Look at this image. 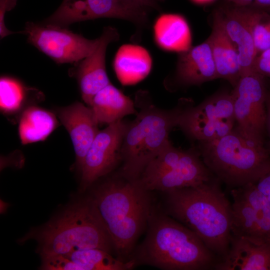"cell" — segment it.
Instances as JSON below:
<instances>
[{
  "mask_svg": "<svg viewBox=\"0 0 270 270\" xmlns=\"http://www.w3.org/2000/svg\"><path fill=\"white\" fill-rule=\"evenodd\" d=\"M198 142L205 165L233 188L256 183L270 168L267 148L246 139L234 128L220 138Z\"/></svg>",
  "mask_w": 270,
  "mask_h": 270,
  "instance_id": "obj_6",
  "label": "cell"
},
{
  "mask_svg": "<svg viewBox=\"0 0 270 270\" xmlns=\"http://www.w3.org/2000/svg\"><path fill=\"white\" fill-rule=\"evenodd\" d=\"M254 184L256 188L266 196L270 194V168Z\"/></svg>",
  "mask_w": 270,
  "mask_h": 270,
  "instance_id": "obj_31",
  "label": "cell"
},
{
  "mask_svg": "<svg viewBox=\"0 0 270 270\" xmlns=\"http://www.w3.org/2000/svg\"><path fill=\"white\" fill-rule=\"evenodd\" d=\"M236 123L231 92L222 89L194 106L190 104L182 113L178 125L193 140L208 141L230 132Z\"/></svg>",
  "mask_w": 270,
  "mask_h": 270,
  "instance_id": "obj_7",
  "label": "cell"
},
{
  "mask_svg": "<svg viewBox=\"0 0 270 270\" xmlns=\"http://www.w3.org/2000/svg\"><path fill=\"white\" fill-rule=\"evenodd\" d=\"M231 194L234 199L246 204L260 213L270 216V201L256 188L254 184H248L234 188Z\"/></svg>",
  "mask_w": 270,
  "mask_h": 270,
  "instance_id": "obj_28",
  "label": "cell"
},
{
  "mask_svg": "<svg viewBox=\"0 0 270 270\" xmlns=\"http://www.w3.org/2000/svg\"><path fill=\"white\" fill-rule=\"evenodd\" d=\"M215 267L220 270H270V242L256 244L232 236L228 254Z\"/></svg>",
  "mask_w": 270,
  "mask_h": 270,
  "instance_id": "obj_19",
  "label": "cell"
},
{
  "mask_svg": "<svg viewBox=\"0 0 270 270\" xmlns=\"http://www.w3.org/2000/svg\"><path fill=\"white\" fill-rule=\"evenodd\" d=\"M270 201V194L267 196Z\"/></svg>",
  "mask_w": 270,
  "mask_h": 270,
  "instance_id": "obj_37",
  "label": "cell"
},
{
  "mask_svg": "<svg viewBox=\"0 0 270 270\" xmlns=\"http://www.w3.org/2000/svg\"><path fill=\"white\" fill-rule=\"evenodd\" d=\"M129 123L122 120L108 125L98 133L80 170L82 191H84L98 178L110 172L122 160V146Z\"/></svg>",
  "mask_w": 270,
  "mask_h": 270,
  "instance_id": "obj_11",
  "label": "cell"
},
{
  "mask_svg": "<svg viewBox=\"0 0 270 270\" xmlns=\"http://www.w3.org/2000/svg\"><path fill=\"white\" fill-rule=\"evenodd\" d=\"M116 77L124 86L136 84L145 78L152 68V58L143 46L134 44L122 45L113 61Z\"/></svg>",
  "mask_w": 270,
  "mask_h": 270,
  "instance_id": "obj_21",
  "label": "cell"
},
{
  "mask_svg": "<svg viewBox=\"0 0 270 270\" xmlns=\"http://www.w3.org/2000/svg\"><path fill=\"white\" fill-rule=\"evenodd\" d=\"M38 242L40 257L90 248L111 252V238L88 197L69 205L41 228L33 229L20 241Z\"/></svg>",
  "mask_w": 270,
  "mask_h": 270,
  "instance_id": "obj_3",
  "label": "cell"
},
{
  "mask_svg": "<svg viewBox=\"0 0 270 270\" xmlns=\"http://www.w3.org/2000/svg\"><path fill=\"white\" fill-rule=\"evenodd\" d=\"M40 268L45 270H127L135 262L116 258L99 248L77 250L64 254L41 257Z\"/></svg>",
  "mask_w": 270,
  "mask_h": 270,
  "instance_id": "obj_14",
  "label": "cell"
},
{
  "mask_svg": "<svg viewBox=\"0 0 270 270\" xmlns=\"http://www.w3.org/2000/svg\"><path fill=\"white\" fill-rule=\"evenodd\" d=\"M147 234L133 260L166 270L208 268L212 252L190 228L168 216L152 214Z\"/></svg>",
  "mask_w": 270,
  "mask_h": 270,
  "instance_id": "obj_5",
  "label": "cell"
},
{
  "mask_svg": "<svg viewBox=\"0 0 270 270\" xmlns=\"http://www.w3.org/2000/svg\"><path fill=\"white\" fill-rule=\"evenodd\" d=\"M215 176L198 186L166 192L170 214L192 230L212 252L222 258L232 236V205Z\"/></svg>",
  "mask_w": 270,
  "mask_h": 270,
  "instance_id": "obj_1",
  "label": "cell"
},
{
  "mask_svg": "<svg viewBox=\"0 0 270 270\" xmlns=\"http://www.w3.org/2000/svg\"><path fill=\"white\" fill-rule=\"evenodd\" d=\"M260 214L246 204L234 199L231 211L232 236L256 244H263L259 230Z\"/></svg>",
  "mask_w": 270,
  "mask_h": 270,
  "instance_id": "obj_24",
  "label": "cell"
},
{
  "mask_svg": "<svg viewBox=\"0 0 270 270\" xmlns=\"http://www.w3.org/2000/svg\"><path fill=\"white\" fill-rule=\"evenodd\" d=\"M143 92L138 94L134 102L140 110L130 122L122 146L120 176L130 181L140 178L148 164L170 141L169 134L178 126L184 110L193 103L182 98L174 108L164 110L154 106Z\"/></svg>",
  "mask_w": 270,
  "mask_h": 270,
  "instance_id": "obj_4",
  "label": "cell"
},
{
  "mask_svg": "<svg viewBox=\"0 0 270 270\" xmlns=\"http://www.w3.org/2000/svg\"><path fill=\"white\" fill-rule=\"evenodd\" d=\"M214 176L203 162L198 147L184 150L176 166L170 170L139 180L148 190L167 192L185 187L198 186Z\"/></svg>",
  "mask_w": 270,
  "mask_h": 270,
  "instance_id": "obj_12",
  "label": "cell"
},
{
  "mask_svg": "<svg viewBox=\"0 0 270 270\" xmlns=\"http://www.w3.org/2000/svg\"><path fill=\"white\" fill-rule=\"evenodd\" d=\"M216 79V67L208 40L178 54L174 79L176 84L200 86Z\"/></svg>",
  "mask_w": 270,
  "mask_h": 270,
  "instance_id": "obj_17",
  "label": "cell"
},
{
  "mask_svg": "<svg viewBox=\"0 0 270 270\" xmlns=\"http://www.w3.org/2000/svg\"><path fill=\"white\" fill-rule=\"evenodd\" d=\"M89 106L98 124L108 125L138 112L135 102L111 83L94 96Z\"/></svg>",
  "mask_w": 270,
  "mask_h": 270,
  "instance_id": "obj_22",
  "label": "cell"
},
{
  "mask_svg": "<svg viewBox=\"0 0 270 270\" xmlns=\"http://www.w3.org/2000/svg\"><path fill=\"white\" fill-rule=\"evenodd\" d=\"M25 90L21 82L14 78L2 76L0 80V104L1 109L11 112L21 106Z\"/></svg>",
  "mask_w": 270,
  "mask_h": 270,
  "instance_id": "obj_27",
  "label": "cell"
},
{
  "mask_svg": "<svg viewBox=\"0 0 270 270\" xmlns=\"http://www.w3.org/2000/svg\"><path fill=\"white\" fill-rule=\"evenodd\" d=\"M123 178L105 182L89 198L111 238L118 258L126 261L152 214L150 191L139 180Z\"/></svg>",
  "mask_w": 270,
  "mask_h": 270,
  "instance_id": "obj_2",
  "label": "cell"
},
{
  "mask_svg": "<svg viewBox=\"0 0 270 270\" xmlns=\"http://www.w3.org/2000/svg\"><path fill=\"white\" fill-rule=\"evenodd\" d=\"M146 12L126 0H63L42 23L66 28L76 22L106 18L124 20L143 26L148 22Z\"/></svg>",
  "mask_w": 270,
  "mask_h": 270,
  "instance_id": "obj_9",
  "label": "cell"
},
{
  "mask_svg": "<svg viewBox=\"0 0 270 270\" xmlns=\"http://www.w3.org/2000/svg\"><path fill=\"white\" fill-rule=\"evenodd\" d=\"M225 2L238 6H248L252 4L254 0H224Z\"/></svg>",
  "mask_w": 270,
  "mask_h": 270,
  "instance_id": "obj_34",
  "label": "cell"
},
{
  "mask_svg": "<svg viewBox=\"0 0 270 270\" xmlns=\"http://www.w3.org/2000/svg\"><path fill=\"white\" fill-rule=\"evenodd\" d=\"M214 12L237 48L241 78L253 73L258 54L251 32L243 16L242 6L226 2Z\"/></svg>",
  "mask_w": 270,
  "mask_h": 270,
  "instance_id": "obj_15",
  "label": "cell"
},
{
  "mask_svg": "<svg viewBox=\"0 0 270 270\" xmlns=\"http://www.w3.org/2000/svg\"><path fill=\"white\" fill-rule=\"evenodd\" d=\"M211 34L207 38L215 63L218 78L227 80L233 87L241 78L237 48L214 12Z\"/></svg>",
  "mask_w": 270,
  "mask_h": 270,
  "instance_id": "obj_18",
  "label": "cell"
},
{
  "mask_svg": "<svg viewBox=\"0 0 270 270\" xmlns=\"http://www.w3.org/2000/svg\"><path fill=\"white\" fill-rule=\"evenodd\" d=\"M57 125L55 116L42 108L31 106L22 114L18 125L19 136L22 144L44 140Z\"/></svg>",
  "mask_w": 270,
  "mask_h": 270,
  "instance_id": "obj_23",
  "label": "cell"
},
{
  "mask_svg": "<svg viewBox=\"0 0 270 270\" xmlns=\"http://www.w3.org/2000/svg\"><path fill=\"white\" fill-rule=\"evenodd\" d=\"M160 0V1L162 2V1H164V0Z\"/></svg>",
  "mask_w": 270,
  "mask_h": 270,
  "instance_id": "obj_38",
  "label": "cell"
},
{
  "mask_svg": "<svg viewBox=\"0 0 270 270\" xmlns=\"http://www.w3.org/2000/svg\"><path fill=\"white\" fill-rule=\"evenodd\" d=\"M252 5L262 9L270 8V0H254Z\"/></svg>",
  "mask_w": 270,
  "mask_h": 270,
  "instance_id": "obj_35",
  "label": "cell"
},
{
  "mask_svg": "<svg viewBox=\"0 0 270 270\" xmlns=\"http://www.w3.org/2000/svg\"><path fill=\"white\" fill-rule=\"evenodd\" d=\"M192 2L197 4H206L210 3L215 0H190Z\"/></svg>",
  "mask_w": 270,
  "mask_h": 270,
  "instance_id": "obj_36",
  "label": "cell"
},
{
  "mask_svg": "<svg viewBox=\"0 0 270 270\" xmlns=\"http://www.w3.org/2000/svg\"><path fill=\"white\" fill-rule=\"evenodd\" d=\"M253 72L270 80V58L258 55L254 62Z\"/></svg>",
  "mask_w": 270,
  "mask_h": 270,
  "instance_id": "obj_30",
  "label": "cell"
},
{
  "mask_svg": "<svg viewBox=\"0 0 270 270\" xmlns=\"http://www.w3.org/2000/svg\"><path fill=\"white\" fill-rule=\"evenodd\" d=\"M266 130L268 132L269 141L268 147L267 148L270 154V90H268L266 100Z\"/></svg>",
  "mask_w": 270,
  "mask_h": 270,
  "instance_id": "obj_33",
  "label": "cell"
},
{
  "mask_svg": "<svg viewBox=\"0 0 270 270\" xmlns=\"http://www.w3.org/2000/svg\"><path fill=\"white\" fill-rule=\"evenodd\" d=\"M58 116L70 136L76 164L80 170L86 154L100 131L98 124L91 108L79 102L60 109Z\"/></svg>",
  "mask_w": 270,
  "mask_h": 270,
  "instance_id": "obj_16",
  "label": "cell"
},
{
  "mask_svg": "<svg viewBox=\"0 0 270 270\" xmlns=\"http://www.w3.org/2000/svg\"><path fill=\"white\" fill-rule=\"evenodd\" d=\"M184 150L174 147L168 141L150 161L139 179L144 180L165 172L179 162Z\"/></svg>",
  "mask_w": 270,
  "mask_h": 270,
  "instance_id": "obj_26",
  "label": "cell"
},
{
  "mask_svg": "<svg viewBox=\"0 0 270 270\" xmlns=\"http://www.w3.org/2000/svg\"><path fill=\"white\" fill-rule=\"evenodd\" d=\"M118 38L115 28L105 27L95 50L76 63V74L82 97L89 106L94 96L110 83L106 67V48L110 43L117 40Z\"/></svg>",
  "mask_w": 270,
  "mask_h": 270,
  "instance_id": "obj_13",
  "label": "cell"
},
{
  "mask_svg": "<svg viewBox=\"0 0 270 270\" xmlns=\"http://www.w3.org/2000/svg\"><path fill=\"white\" fill-rule=\"evenodd\" d=\"M28 42L58 64L76 63L96 48L98 38L89 40L66 28L27 22Z\"/></svg>",
  "mask_w": 270,
  "mask_h": 270,
  "instance_id": "obj_10",
  "label": "cell"
},
{
  "mask_svg": "<svg viewBox=\"0 0 270 270\" xmlns=\"http://www.w3.org/2000/svg\"><path fill=\"white\" fill-rule=\"evenodd\" d=\"M154 40L162 50L180 53L192 47L191 30L186 18L178 14H161L154 26Z\"/></svg>",
  "mask_w": 270,
  "mask_h": 270,
  "instance_id": "obj_20",
  "label": "cell"
},
{
  "mask_svg": "<svg viewBox=\"0 0 270 270\" xmlns=\"http://www.w3.org/2000/svg\"><path fill=\"white\" fill-rule=\"evenodd\" d=\"M128 2L146 10L154 9L160 10V6L156 0H126Z\"/></svg>",
  "mask_w": 270,
  "mask_h": 270,
  "instance_id": "obj_32",
  "label": "cell"
},
{
  "mask_svg": "<svg viewBox=\"0 0 270 270\" xmlns=\"http://www.w3.org/2000/svg\"><path fill=\"white\" fill-rule=\"evenodd\" d=\"M242 10L258 55L270 48V14L252 4L242 6Z\"/></svg>",
  "mask_w": 270,
  "mask_h": 270,
  "instance_id": "obj_25",
  "label": "cell"
},
{
  "mask_svg": "<svg viewBox=\"0 0 270 270\" xmlns=\"http://www.w3.org/2000/svg\"><path fill=\"white\" fill-rule=\"evenodd\" d=\"M17 0H0V35L1 38L12 34L4 23V16L6 12L14 7Z\"/></svg>",
  "mask_w": 270,
  "mask_h": 270,
  "instance_id": "obj_29",
  "label": "cell"
},
{
  "mask_svg": "<svg viewBox=\"0 0 270 270\" xmlns=\"http://www.w3.org/2000/svg\"><path fill=\"white\" fill-rule=\"evenodd\" d=\"M268 90L266 78L253 72L242 77L231 91L236 123L234 129L246 139L263 145Z\"/></svg>",
  "mask_w": 270,
  "mask_h": 270,
  "instance_id": "obj_8",
  "label": "cell"
}]
</instances>
